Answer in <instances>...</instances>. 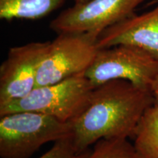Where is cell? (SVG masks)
<instances>
[{
  "mask_svg": "<svg viewBox=\"0 0 158 158\" xmlns=\"http://www.w3.org/2000/svg\"><path fill=\"white\" fill-rule=\"evenodd\" d=\"M134 147L143 158H158V104L146 110L133 135Z\"/></svg>",
  "mask_w": 158,
  "mask_h": 158,
  "instance_id": "obj_10",
  "label": "cell"
},
{
  "mask_svg": "<svg viewBox=\"0 0 158 158\" xmlns=\"http://www.w3.org/2000/svg\"><path fill=\"white\" fill-rule=\"evenodd\" d=\"M99 35L94 31L58 34L50 41L40 64L36 86L56 84L86 73L99 50L97 45Z\"/></svg>",
  "mask_w": 158,
  "mask_h": 158,
  "instance_id": "obj_5",
  "label": "cell"
},
{
  "mask_svg": "<svg viewBox=\"0 0 158 158\" xmlns=\"http://www.w3.org/2000/svg\"><path fill=\"white\" fill-rule=\"evenodd\" d=\"M144 0H89L74 4L63 10L50 23L57 34L89 32L99 34L134 15L133 12Z\"/></svg>",
  "mask_w": 158,
  "mask_h": 158,
  "instance_id": "obj_6",
  "label": "cell"
},
{
  "mask_svg": "<svg viewBox=\"0 0 158 158\" xmlns=\"http://www.w3.org/2000/svg\"><path fill=\"white\" fill-rule=\"evenodd\" d=\"M67 0H0V19L37 20L64 5Z\"/></svg>",
  "mask_w": 158,
  "mask_h": 158,
  "instance_id": "obj_9",
  "label": "cell"
},
{
  "mask_svg": "<svg viewBox=\"0 0 158 158\" xmlns=\"http://www.w3.org/2000/svg\"><path fill=\"white\" fill-rule=\"evenodd\" d=\"M50 41L12 47L0 66V107L27 95L36 86L38 69Z\"/></svg>",
  "mask_w": 158,
  "mask_h": 158,
  "instance_id": "obj_7",
  "label": "cell"
},
{
  "mask_svg": "<svg viewBox=\"0 0 158 158\" xmlns=\"http://www.w3.org/2000/svg\"><path fill=\"white\" fill-rule=\"evenodd\" d=\"M89 1V0H74L75 4H80V3H84L86 2Z\"/></svg>",
  "mask_w": 158,
  "mask_h": 158,
  "instance_id": "obj_14",
  "label": "cell"
},
{
  "mask_svg": "<svg viewBox=\"0 0 158 158\" xmlns=\"http://www.w3.org/2000/svg\"><path fill=\"white\" fill-rule=\"evenodd\" d=\"M152 94L154 96V99H155V103L158 104V79L153 86Z\"/></svg>",
  "mask_w": 158,
  "mask_h": 158,
  "instance_id": "obj_13",
  "label": "cell"
},
{
  "mask_svg": "<svg viewBox=\"0 0 158 158\" xmlns=\"http://www.w3.org/2000/svg\"><path fill=\"white\" fill-rule=\"evenodd\" d=\"M117 45L137 47L158 59V5L152 10L140 15H133L99 35V49Z\"/></svg>",
  "mask_w": 158,
  "mask_h": 158,
  "instance_id": "obj_8",
  "label": "cell"
},
{
  "mask_svg": "<svg viewBox=\"0 0 158 158\" xmlns=\"http://www.w3.org/2000/svg\"><path fill=\"white\" fill-rule=\"evenodd\" d=\"M72 135V124L35 111L0 116V157L29 158L44 144Z\"/></svg>",
  "mask_w": 158,
  "mask_h": 158,
  "instance_id": "obj_2",
  "label": "cell"
},
{
  "mask_svg": "<svg viewBox=\"0 0 158 158\" xmlns=\"http://www.w3.org/2000/svg\"><path fill=\"white\" fill-rule=\"evenodd\" d=\"M91 149L81 152L77 150L72 135L54 142L52 147L38 158H87Z\"/></svg>",
  "mask_w": 158,
  "mask_h": 158,
  "instance_id": "obj_12",
  "label": "cell"
},
{
  "mask_svg": "<svg viewBox=\"0 0 158 158\" xmlns=\"http://www.w3.org/2000/svg\"><path fill=\"white\" fill-rule=\"evenodd\" d=\"M87 158H143L127 138H104L94 143Z\"/></svg>",
  "mask_w": 158,
  "mask_h": 158,
  "instance_id": "obj_11",
  "label": "cell"
},
{
  "mask_svg": "<svg viewBox=\"0 0 158 158\" xmlns=\"http://www.w3.org/2000/svg\"><path fill=\"white\" fill-rule=\"evenodd\" d=\"M85 76L95 87L109 81L125 80L152 92L158 79V59L132 45L101 48Z\"/></svg>",
  "mask_w": 158,
  "mask_h": 158,
  "instance_id": "obj_4",
  "label": "cell"
},
{
  "mask_svg": "<svg viewBox=\"0 0 158 158\" xmlns=\"http://www.w3.org/2000/svg\"><path fill=\"white\" fill-rule=\"evenodd\" d=\"M155 103L152 91L125 80L96 86L86 109L72 122V139L81 152L104 138L133 137L144 112Z\"/></svg>",
  "mask_w": 158,
  "mask_h": 158,
  "instance_id": "obj_1",
  "label": "cell"
},
{
  "mask_svg": "<svg viewBox=\"0 0 158 158\" xmlns=\"http://www.w3.org/2000/svg\"><path fill=\"white\" fill-rule=\"evenodd\" d=\"M94 88L85 74L36 86L23 98L0 107V116L17 111H35L72 123L88 107Z\"/></svg>",
  "mask_w": 158,
  "mask_h": 158,
  "instance_id": "obj_3",
  "label": "cell"
}]
</instances>
